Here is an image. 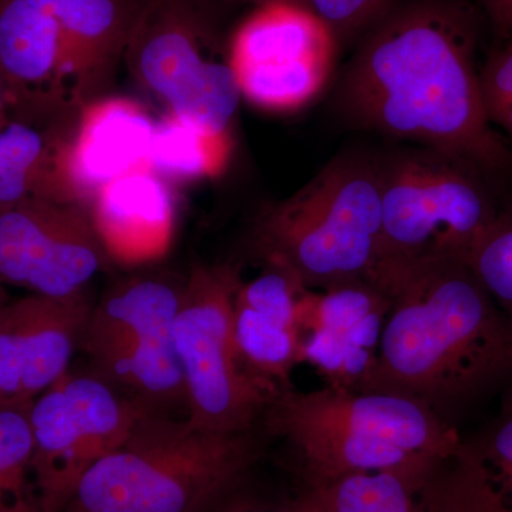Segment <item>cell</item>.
Here are the masks:
<instances>
[{
	"label": "cell",
	"instance_id": "6da1fadb",
	"mask_svg": "<svg viewBox=\"0 0 512 512\" xmlns=\"http://www.w3.org/2000/svg\"><path fill=\"white\" fill-rule=\"evenodd\" d=\"M477 25L467 6L412 3L377 20L340 77L336 101L355 127L464 158L491 178L510 144L485 110Z\"/></svg>",
	"mask_w": 512,
	"mask_h": 512
},
{
	"label": "cell",
	"instance_id": "7a4b0ae2",
	"mask_svg": "<svg viewBox=\"0 0 512 512\" xmlns=\"http://www.w3.org/2000/svg\"><path fill=\"white\" fill-rule=\"evenodd\" d=\"M389 296L366 392L426 404L441 419L512 376V325L464 262H379Z\"/></svg>",
	"mask_w": 512,
	"mask_h": 512
},
{
	"label": "cell",
	"instance_id": "3957f363",
	"mask_svg": "<svg viewBox=\"0 0 512 512\" xmlns=\"http://www.w3.org/2000/svg\"><path fill=\"white\" fill-rule=\"evenodd\" d=\"M262 420L271 436L291 447L309 487L379 471L431 477L461 443L453 424L426 404L386 392L289 389L272 400Z\"/></svg>",
	"mask_w": 512,
	"mask_h": 512
},
{
	"label": "cell",
	"instance_id": "277c9868",
	"mask_svg": "<svg viewBox=\"0 0 512 512\" xmlns=\"http://www.w3.org/2000/svg\"><path fill=\"white\" fill-rule=\"evenodd\" d=\"M261 453L255 430L217 433L187 417L143 413L63 512H210Z\"/></svg>",
	"mask_w": 512,
	"mask_h": 512
},
{
	"label": "cell",
	"instance_id": "5b68a950",
	"mask_svg": "<svg viewBox=\"0 0 512 512\" xmlns=\"http://www.w3.org/2000/svg\"><path fill=\"white\" fill-rule=\"evenodd\" d=\"M382 201L376 158L342 154L291 197L265 208L252 244L265 266L311 291L367 279L380 259Z\"/></svg>",
	"mask_w": 512,
	"mask_h": 512
},
{
	"label": "cell",
	"instance_id": "8992f818",
	"mask_svg": "<svg viewBox=\"0 0 512 512\" xmlns=\"http://www.w3.org/2000/svg\"><path fill=\"white\" fill-rule=\"evenodd\" d=\"M379 262H464L500 217L491 177L464 158L414 146L376 158Z\"/></svg>",
	"mask_w": 512,
	"mask_h": 512
},
{
	"label": "cell",
	"instance_id": "52a82bcc",
	"mask_svg": "<svg viewBox=\"0 0 512 512\" xmlns=\"http://www.w3.org/2000/svg\"><path fill=\"white\" fill-rule=\"evenodd\" d=\"M187 276L147 271L114 282L93 303L79 348L104 382L148 413H187L173 325Z\"/></svg>",
	"mask_w": 512,
	"mask_h": 512
},
{
	"label": "cell",
	"instance_id": "ba28073f",
	"mask_svg": "<svg viewBox=\"0 0 512 512\" xmlns=\"http://www.w3.org/2000/svg\"><path fill=\"white\" fill-rule=\"evenodd\" d=\"M241 281L235 265H195L173 325L187 419L217 433L255 430L276 399L249 376L235 348L232 305Z\"/></svg>",
	"mask_w": 512,
	"mask_h": 512
},
{
	"label": "cell",
	"instance_id": "9c48e42d",
	"mask_svg": "<svg viewBox=\"0 0 512 512\" xmlns=\"http://www.w3.org/2000/svg\"><path fill=\"white\" fill-rule=\"evenodd\" d=\"M134 82L165 113L231 133L239 93L227 56H217L191 0H147L124 52Z\"/></svg>",
	"mask_w": 512,
	"mask_h": 512
},
{
	"label": "cell",
	"instance_id": "30bf717a",
	"mask_svg": "<svg viewBox=\"0 0 512 512\" xmlns=\"http://www.w3.org/2000/svg\"><path fill=\"white\" fill-rule=\"evenodd\" d=\"M90 369H72L30 404L33 480L42 512H63L87 471L120 446L141 414Z\"/></svg>",
	"mask_w": 512,
	"mask_h": 512
},
{
	"label": "cell",
	"instance_id": "8fae6325",
	"mask_svg": "<svg viewBox=\"0 0 512 512\" xmlns=\"http://www.w3.org/2000/svg\"><path fill=\"white\" fill-rule=\"evenodd\" d=\"M338 37L298 3L258 6L239 25L228 60L242 99L274 114L296 113L318 99L335 72Z\"/></svg>",
	"mask_w": 512,
	"mask_h": 512
},
{
	"label": "cell",
	"instance_id": "7c38bea8",
	"mask_svg": "<svg viewBox=\"0 0 512 512\" xmlns=\"http://www.w3.org/2000/svg\"><path fill=\"white\" fill-rule=\"evenodd\" d=\"M107 261L86 205L30 197L0 208L3 286L67 298L86 292Z\"/></svg>",
	"mask_w": 512,
	"mask_h": 512
},
{
	"label": "cell",
	"instance_id": "4fadbf2b",
	"mask_svg": "<svg viewBox=\"0 0 512 512\" xmlns=\"http://www.w3.org/2000/svg\"><path fill=\"white\" fill-rule=\"evenodd\" d=\"M389 308V296L370 278L305 289L298 306L301 365L315 367L326 386L366 392Z\"/></svg>",
	"mask_w": 512,
	"mask_h": 512
},
{
	"label": "cell",
	"instance_id": "5bb4252c",
	"mask_svg": "<svg viewBox=\"0 0 512 512\" xmlns=\"http://www.w3.org/2000/svg\"><path fill=\"white\" fill-rule=\"evenodd\" d=\"M93 302L33 295L0 311V404L28 406L70 369Z\"/></svg>",
	"mask_w": 512,
	"mask_h": 512
},
{
	"label": "cell",
	"instance_id": "9a60e30c",
	"mask_svg": "<svg viewBox=\"0 0 512 512\" xmlns=\"http://www.w3.org/2000/svg\"><path fill=\"white\" fill-rule=\"evenodd\" d=\"M156 121L137 100L101 96L77 111L57 157V197L89 207L103 185L151 170Z\"/></svg>",
	"mask_w": 512,
	"mask_h": 512
},
{
	"label": "cell",
	"instance_id": "2e32d148",
	"mask_svg": "<svg viewBox=\"0 0 512 512\" xmlns=\"http://www.w3.org/2000/svg\"><path fill=\"white\" fill-rule=\"evenodd\" d=\"M0 83L18 119L53 123L82 107L59 26L30 0H0Z\"/></svg>",
	"mask_w": 512,
	"mask_h": 512
},
{
	"label": "cell",
	"instance_id": "e0dca14e",
	"mask_svg": "<svg viewBox=\"0 0 512 512\" xmlns=\"http://www.w3.org/2000/svg\"><path fill=\"white\" fill-rule=\"evenodd\" d=\"M305 289L281 269L266 266L235 292L232 330L239 359L275 397L292 389V370L301 365L298 306Z\"/></svg>",
	"mask_w": 512,
	"mask_h": 512
},
{
	"label": "cell",
	"instance_id": "ac0fdd59",
	"mask_svg": "<svg viewBox=\"0 0 512 512\" xmlns=\"http://www.w3.org/2000/svg\"><path fill=\"white\" fill-rule=\"evenodd\" d=\"M89 212L97 237L113 261L146 264L170 248L175 198L171 185L151 170L103 185L89 202Z\"/></svg>",
	"mask_w": 512,
	"mask_h": 512
},
{
	"label": "cell",
	"instance_id": "d6986e66",
	"mask_svg": "<svg viewBox=\"0 0 512 512\" xmlns=\"http://www.w3.org/2000/svg\"><path fill=\"white\" fill-rule=\"evenodd\" d=\"M55 18L80 104L101 97L124 57L137 0H30Z\"/></svg>",
	"mask_w": 512,
	"mask_h": 512
},
{
	"label": "cell",
	"instance_id": "ffe728a7",
	"mask_svg": "<svg viewBox=\"0 0 512 512\" xmlns=\"http://www.w3.org/2000/svg\"><path fill=\"white\" fill-rule=\"evenodd\" d=\"M441 512H512V384L500 412L437 471Z\"/></svg>",
	"mask_w": 512,
	"mask_h": 512
},
{
	"label": "cell",
	"instance_id": "44dd1931",
	"mask_svg": "<svg viewBox=\"0 0 512 512\" xmlns=\"http://www.w3.org/2000/svg\"><path fill=\"white\" fill-rule=\"evenodd\" d=\"M73 116L53 123L12 119L0 127V208L57 197V157Z\"/></svg>",
	"mask_w": 512,
	"mask_h": 512
},
{
	"label": "cell",
	"instance_id": "7402d4cb",
	"mask_svg": "<svg viewBox=\"0 0 512 512\" xmlns=\"http://www.w3.org/2000/svg\"><path fill=\"white\" fill-rule=\"evenodd\" d=\"M232 151V133L165 113L156 121L150 167L170 185L212 180L227 171Z\"/></svg>",
	"mask_w": 512,
	"mask_h": 512
},
{
	"label": "cell",
	"instance_id": "603a6c76",
	"mask_svg": "<svg viewBox=\"0 0 512 512\" xmlns=\"http://www.w3.org/2000/svg\"><path fill=\"white\" fill-rule=\"evenodd\" d=\"M436 474V473H434ZM431 477L379 471L312 485L329 512H439Z\"/></svg>",
	"mask_w": 512,
	"mask_h": 512
},
{
	"label": "cell",
	"instance_id": "cb8c5ba5",
	"mask_svg": "<svg viewBox=\"0 0 512 512\" xmlns=\"http://www.w3.org/2000/svg\"><path fill=\"white\" fill-rule=\"evenodd\" d=\"M28 406L0 404V512H42L33 480Z\"/></svg>",
	"mask_w": 512,
	"mask_h": 512
},
{
	"label": "cell",
	"instance_id": "d4e9b609",
	"mask_svg": "<svg viewBox=\"0 0 512 512\" xmlns=\"http://www.w3.org/2000/svg\"><path fill=\"white\" fill-rule=\"evenodd\" d=\"M468 265L512 325V210L501 212Z\"/></svg>",
	"mask_w": 512,
	"mask_h": 512
},
{
	"label": "cell",
	"instance_id": "484cf974",
	"mask_svg": "<svg viewBox=\"0 0 512 512\" xmlns=\"http://www.w3.org/2000/svg\"><path fill=\"white\" fill-rule=\"evenodd\" d=\"M480 79L488 119L507 134L512 150V40L488 56Z\"/></svg>",
	"mask_w": 512,
	"mask_h": 512
},
{
	"label": "cell",
	"instance_id": "4316f807",
	"mask_svg": "<svg viewBox=\"0 0 512 512\" xmlns=\"http://www.w3.org/2000/svg\"><path fill=\"white\" fill-rule=\"evenodd\" d=\"M393 0H305L336 37L350 36L382 19Z\"/></svg>",
	"mask_w": 512,
	"mask_h": 512
},
{
	"label": "cell",
	"instance_id": "83f0119b",
	"mask_svg": "<svg viewBox=\"0 0 512 512\" xmlns=\"http://www.w3.org/2000/svg\"><path fill=\"white\" fill-rule=\"evenodd\" d=\"M210 512H292L291 503L275 505L249 495H225Z\"/></svg>",
	"mask_w": 512,
	"mask_h": 512
},
{
	"label": "cell",
	"instance_id": "f1b7e54d",
	"mask_svg": "<svg viewBox=\"0 0 512 512\" xmlns=\"http://www.w3.org/2000/svg\"><path fill=\"white\" fill-rule=\"evenodd\" d=\"M484 3L498 29L512 35V0H484Z\"/></svg>",
	"mask_w": 512,
	"mask_h": 512
},
{
	"label": "cell",
	"instance_id": "f546056e",
	"mask_svg": "<svg viewBox=\"0 0 512 512\" xmlns=\"http://www.w3.org/2000/svg\"><path fill=\"white\" fill-rule=\"evenodd\" d=\"M292 512H329L315 491L308 490L298 500L291 503Z\"/></svg>",
	"mask_w": 512,
	"mask_h": 512
},
{
	"label": "cell",
	"instance_id": "4dcf8cb0",
	"mask_svg": "<svg viewBox=\"0 0 512 512\" xmlns=\"http://www.w3.org/2000/svg\"><path fill=\"white\" fill-rule=\"evenodd\" d=\"M12 119H15V116H13L8 97H6L2 83H0V127L5 126V124Z\"/></svg>",
	"mask_w": 512,
	"mask_h": 512
},
{
	"label": "cell",
	"instance_id": "1f68e13d",
	"mask_svg": "<svg viewBox=\"0 0 512 512\" xmlns=\"http://www.w3.org/2000/svg\"><path fill=\"white\" fill-rule=\"evenodd\" d=\"M248 2L258 3L259 6L265 5V3L272 2H289V3H298V5H305V0H248Z\"/></svg>",
	"mask_w": 512,
	"mask_h": 512
},
{
	"label": "cell",
	"instance_id": "d6a6232c",
	"mask_svg": "<svg viewBox=\"0 0 512 512\" xmlns=\"http://www.w3.org/2000/svg\"><path fill=\"white\" fill-rule=\"evenodd\" d=\"M8 302V295H6L5 286L0 284V311H2L3 306Z\"/></svg>",
	"mask_w": 512,
	"mask_h": 512
}]
</instances>
